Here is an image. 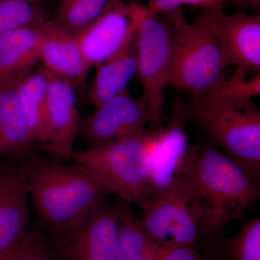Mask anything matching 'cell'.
Segmentation results:
<instances>
[{
    "instance_id": "1",
    "label": "cell",
    "mask_w": 260,
    "mask_h": 260,
    "mask_svg": "<svg viewBox=\"0 0 260 260\" xmlns=\"http://www.w3.org/2000/svg\"><path fill=\"white\" fill-rule=\"evenodd\" d=\"M177 176L199 210L205 254L213 256L227 224L259 201V181L208 143L190 145Z\"/></svg>"
},
{
    "instance_id": "2",
    "label": "cell",
    "mask_w": 260,
    "mask_h": 260,
    "mask_svg": "<svg viewBox=\"0 0 260 260\" xmlns=\"http://www.w3.org/2000/svg\"><path fill=\"white\" fill-rule=\"evenodd\" d=\"M260 95V75L247 80L237 68L229 80L193 95L185 105L186 120L203 130L254 180L260 176V111L252 98Z\"/></svg>"
},
{
    "instance_id": "3",
    "label": "cell",
    "mask_w": 260,
    "mask_h": 260,
    "mask_svg": "<svg viewBox=\"0 0 260 260\" xmlns=\"http://www.w3.org/2000/svg\"><path fill=\"white\" fill-rule=\"evenodd\" d=\"M20 169L41 221L51 236L70 230L112 194L78 165H65L30 154Z\"/></svg>"
},
{
    "instance_id": "4",
    "label": "cell",
    "mask_w": 260,
    "mask_h": 260,
    "mask_svg": "<svg viewBox=\"0 0 260 260\" xmlns=\"http://www.w3.org/2000/svg\"><path fill=\"white\" fill-rule=\"evenodd\" d=\"M162 128L148 129L136 138L75 151L72 159L112 194L140 206L152 194L150 157Z\"/></svg>"
},
{
    "instance_id": "5",
    "label": "cell",
    "mask_w": 260,
    "mask_h": 260,
    "mask_svg": "<svg viewBox=\"0 0 260 260\" xmlns=\"http://www.w3.org/2000/svg\"><path fill=\"white\" fill-rule=\"evenodd\" d=\"M167 13L174 26L169 85L194 95L224 79L221 49L202 15L190 23L181 8Z\"/></svg>"
},
{
    "instance_id": "6",
    "label": "cell",
    "mask_w": 260,
    "mask_h": 260,
    "mask_svg": "<svg viewBox=\"0 0 260 260\" xmlns=\"http://www.w3.org/2000/svg\"><path fill=\"white\" fill-rule=\"evenodd\" d=\"M174 26L167 13L148 10L137 29L136 75L149 114L148 129L162 128L164 93L172 65Z\"/></svg>"
},
{
    "instance_id": "7",
    "label": "cell",
    "mask_w": 260,
    "mask_h": 260,
    "mask_svg": "<svg viewBox=\"0 0 260 260\" xmlns=\"http://www.w3.org/2000/svg\"><path fill=\"white\" fill-rule=\"evenodd\" d=\"M145 236L167 248L191 246L205 254L199 210L179 176L140 205Z\"/></svg>"
},
{
    "instance_id": "8",
    "label": "cell",
    "mask_w": 260,
    "mask_h": 260,
    "mask_svg": "<svg viewBox=\"0 0 260 260\" xmlns=\"http://www.w3.org/2000/svg\"><path fill=\"white\" fill-rule=\"evenodd\" d=\"M119 233L118 200L107 201L48 244L55 260H115Z\"/></svg>"
},
{
    "instance_id": "9",
    "label": "cell",
    "mask_w": 260,
    "mask_h": 260,
    "mask_svg": "<svg viewBox=\"0 0 260 260\" xmlns=\"http://www.w3.org/2000/svg\"><path fill=\"white\" fill-rule=\"evenodd\" d=\"M148 12L135 1L109 0L102 14L77 37L90 68L117 52L138 28Z\"/></svg>"
},
{
    "instance_id": "10",
    "label": "cell",
    "mask_w": 260,
    "mask_h": 260,
    "mask_svg": "<svg viewBox=\"0 0 260 260\" xmlns=\"http://www.w3.org/2000/svg\"><path fill=\"white\" fill-rule=\"evenodd\" d=\"M148 125L144 99L131 97L126 92L95 107L82 121L79 135L91 148L140 136Z\"/></svg>"
},
{
    "instance_id": "11",
    "label": "cell",
    "mask_w": 260,
    "mask_h": 260,
    "mask_svg": "<svg viewBox=\"0 0 260 260\" xmlns=\"http://www.w3.org/2000/svg\"><path fill=\"white\" fill-rule=\"evenodd\" d=\"M216 39L225 66L260 69V14L239 11L232 15L223 8L205 10L202 15Z\"/></svg>"
},
{
    "instance_id": "12",
    "label": "cell",
    "mask_w": 260,
    "mask_h": 260,
    "mask_svg": "<svg viewBox=\"0 0 260 260\" xmlns=\"http://www.w3.org/2000/svg\"><path fill=\"white\" fill-rule=\"evenodd\" d=\"M40 61L43 66L51 74L70 83L80 96H85L88 91L90 68L84 59L77 37L48 19L40 24Z\"/></svg>"
},
{
    "instance_id": "13",
    "label": "cell",
    "mask_w": 260,
    "mask_h": 260,
    "mask_svg": "<svg viewBox=\"0 0 260 260\" xmlns=\"http://www.w3.org/2000/svg\"><path fill=\"white\" fill-rule=\"evenodd\" d=\"M49 73L47 114L49 140L44 149L59 158L72 159L82 122L76 91L68 82Z\"/></svg>"
},
{
    "instance_id": "14",
    "label": "cell",
    "mask_w": 260,
    "mask_h": 260,
    "mask_svg": "<svg viewBox=\"0 0 260 260\" xmlns=\"http://www.w3.org/2000/svg\"><path fill=\"white\" fill-rule=\"evenodd\" d=\"M186 121L185 104L176 97L169 123L162 128L150 157L152 194L164 191L172 184L185 160L190 146L186 133Z\"/></svg>"
},
{
    "instance_id": "15",
    "label": "cell",
    "mask_w": 260,
    "mask_h": 260,
    "mask_svg": "<svg viewBox=\"0 0 260 260\" xmlns=\"http://www.w3.org/2000/svg\"><path fill=\"white\" fill-rule=\"evenodd\" d=\"M29 193L20 167L0 169V251L9 249L28 232Z\"/></svg>"
},
{
    "instance_id": "16",
    "label": "cell",
    "mask_w": 260,
    "mask_h": 260,
    "mask_svg": "<svg viewBox=\"0 0 260 260\" xmlns=\"http://www.w3.org/2000/svg\"><path fill=\"white\" fill-rule=\"evenodd\" d=\"M137 41L136 30L117 52L95 66L88 93L89 100L95 107L128 92L129 82L136 75Z\"/></svg>"
},
{
    "instance_id": "17",
    "label": "cell",
    "mask_w": 260,
    "mask_h": 260,
    "mask_svg": "<svg viewBox=\"0 0 260 260\" xmlns=\"http://www.w3.org/2000/svg\"><path fill=\"white\" fill-rule=\"evenodd\" d=\"M40 24L0 34V86L18 80L40 61Z\"/></svg>"
},
{
    "instance_id": "18",
    "label": "cell",
    "mask_w": 260,
    "mask_h": 260,
    "mask_svg": "<svg viewBox=\"0 0 260 260\" xmlns=\"http://www.w3.org/2000/svg\"><path fill=\"white\" fill-rule=\"evenodd\" d=\"M49 84V73L43 65L34 67L16 81L17 95L32 140L44 148L49 140L47 114Z\"/></svg>"
},
{
    "instance_id": "19",
    "label": "cell",
    "mask_w": 260,
    "mask_h": 260,
    "mask_svg": "<svg viewBox=\"0 0 260 260\" xmlns=\"http://www.w3.org/2000/svg\"><path fill=\"white\" fill-rule=\"evenodd\" d=\"M16 81L0 86V158H26L35 144L19 102Z\"/></svg>"
},
{
    "instance_id": "20",
    "label": "cell",
    "mask_w": 260,
    "mask_h": 260,
    "mask_svg": "<svg viewBox=\"0 0 260 260\" xmlns=\"http://www.w3.org/2000/svg\"><path fill=\"white\" fill-rule=\"evenodd\" d=\"M213 256L220 260H260L259 217L245 220L236 237H224Z\"/></svg>"
},
{
    "instance_id": "21",
    "label": "cell",
    "mask_w": 260,
    "mask_h": 260,
    "mask_svg": "<svg viewBox=\"0 0 260 260\" xmlns=\"http://www.w3.org/2000/svg\"><path fill=\"white\" fill-rule=\"evenodd\" d=\"M45 0H0V34L47 20Z\"/></svg>"
},
{
    "instance_id": "22",
    "label": "cell",
    "mask_w": 260,
    "mask_h": 260,
    "mask_svg": "<svg viewBox=\"0 0 260 260\" xmlns=\"http://www.w3.org/2000/svg\"><path fill=\"white\" fill-rule=\"evenodd\" d=\"M120 233L115 260H145L144 233L129 203L119 198Z\"/></svg>"
},
{
    "instance_id": "23",
    "label": "cell",
    "mask_w": 260,
    "mask_h": 260,
    "mask_svg": "<svg viewBox=\"0 0 260 260\" xmlns=\"http://www.w3.org/2000/svg\"><path fill=\"white\" fill-rule=\"evenodd\" d=\"M32 255L52 256L49 244L42 234L30 229L20 242L9 249L0 251V260H18Z\"/></svg>"
},
{
    "instance_id": "24",
    "label": "cell",
    "mask_w": 260,
    "mask_h": 260,
    "mask_svg": "<svg viewBox=\"0 0 260 260\" xmlns=\"http://www.w3.org/2000/svg\"><path fill=\"white\" fill-rule=\"evenodd\" d=\"M183 5L200 7L209 10L223 8L225 0H150L147 8L150 13H165L181 8Z\"/></svg>"
},
{
    "instance_id": "25",
    "label": "cell",
    "mask_w": 260,
    "mask_h": 260,
    "mask_svg": "<svg viewBox=\"0 0 260 260\" xmlns=\"http://www.w3.org/2000/svg\"><path fill=\"white\" fill-rule=\"evenodd\" d=\"M210 256L191 246H179L172 248L162 260H210Z\"/></svg>"
},
{
    "instance_id": "26",
    "label": "cell",
    "mask_w": 260,
    "mask_h": 260,
    "mask_svg": "<svg viewBox=\"0 0 260 260\" xmlns=\"http://www.w3.org/2000/svg\"><path fill=\"white\" fill-rule=\"evenodd\" d=\"M95 20L104 11L109 0H70Z\"/></svg>"
},
{
    "instance_id": "27",
    "label": "cell",
    "mask_w": 260,
    "mask_h": 260,
    "mask_svg": "<svg viewBox=\"0 0 260 260\" xmlns=\"http://www.w3.org/2000/svg\"><path fill=\"white\" fill-rule=\"evenodd\" d=\"M225 5L239 8L242 11H251L259 14L260 0H225Z\"/></svg>"
},
{
    "instance_id": "28",
    "label": "cell",
    "mask_w": 260,
    "mask_h": 260,
    "mask_svg": "<svg viewBox=\"0 0 260 260\" xmlns=\"http://www.w3.org/2000/svg\"><path fill=\"white\" fill-rule=\"evenodd\" d=\"M18 260H55L53 256L45 255H32L21 258Z\"/></svg>"
},
{
    "instance_id": "29",
    "label": "cell",
    "mask_w": 260,
    "mask_h": 260,
    "mask_svg": "<svg viewBox=\"0 0 260 260\" xmlns=\"http://www.w3.org/2000/svg\"><path fill=\"white\" fill-rule=\"evenodd\" d=\"M210 260H220L218 259V258H217L215 256H210Z\"/></svg>"
}]
</instances>
